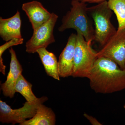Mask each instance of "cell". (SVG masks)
Listing matches in <instances>:
<instances>
[{"mask_svg":"<svg viewBox=\"0 0 125 125\" xmlns=\"http://www.w3.org/2000/svg\"><path fill=\"white\" fill-rule=\"evenodd\" d=\"M48 100L46 96L38 98L34 101L25 102L22 107L13 109L5 102L0 100V122L2 123H11L12 125H20L27 119L32 118L36 114L40 104Z\"/></svg>","mask_w":125,"mask_h":125,"instance_id":"obj_5","label":"cell"},{"mask_svg":"<svg viewBox=\"0 0 125 125\" xmlns=\"http://www.w3.org/2000/svg\"><path fill=\"white\" fill-rule=\"evenodd\" d=\"M45 71L48 76L60 81L58 72V61L55 54L48 51L46 48H40L37 51Z\"/></svg>","mask_w":125,"mask_h":125,"instance_id":"obj_13","label":"cell"},{"mask_svg":"<svg viewBox=\"0 0 125 125\" xmlns=\"http://www.w3.org/2000/svg\"><path fill=\"white\" fill-rule=\"evenodd\" d=\"M9 52L11 55L10 70L6 80L1 85V89L4 96L12 98L16 93L15 90L16 83L19 77L22 74L23 69L12 47L9 49Z\"/></svg>","mask_w":125,"mask_h":125,"instance_id":"obj_9","label":"cell"},{"mask_svg":"<svg viewBox=\"0 0 125 125\" xmlns=\"http://www.w3.org/2000/svg\"><path fill=\"white\" fill-rule=\"evenodd\" d=\"M32 85L21 74L16 83L15 90L16 93L21 94L28 102L36 101L38 98L34 95L32 90Z\"/></svg>","mask_w":125,"mask_h":125,"instance_id":"obj_14","label":"cell"},{"mask_svg":"<svg viewBox=\"0 0 125 125\" xmlns=\"http://www.w3.org/2000/svg\"><path fill=\"white\" fill-rule=\"evenodd\" d=\"M110 9L116 15L118 23L117 30L125 28V0H108Z\"/></svg>","mask_w":125,"mask_h":125,"instance_id":"obj_15","label":"cell"},{"mask_svg":"<svg viewBox=\"0 0 125 125\" xmlns=\"http://www.w3.org/2000/svg\"><path fill=\"white\" fill-rule=\"evenodd\" d=\"M58 18L56 14L52 13L48 21L33 31L31 38L26 43L27 52L33 54L39 48H46L48 45L55 42L53 31Z\"/></svg>","mask_w":125,"mask_h":125,"instance_id":"obj_6","label":"cell"},{"mask_svg":"<svg viewBox=\"0 0 125 125\" xmlns=\"http://www.w3.org/2000/svg\"><path fill=\"white\" fill-rule=\"evenodd\" d=\"M124 108H125V105H124Z\"/></svg>","mask_w":125,"mask_h":125,"instance_id":"obj_19","label":"cell"},{"mask_svg":"<svg viewBox=\"0 0 125 125\" xmlns=\"http://www.w3.org/2000/svg\"><path fill=\"white\" fill-rule=\"evenodd\" d=\"M76 40V34H71L68 38L66 46L59 56L58 72L61 78H66L72 76L73 69L74 54Z\"/></svg>","mask_w":125,"mask_h":125,"instance_id":"obj_8","label":"cell"},{"mask_svg":"<svg viewBox=\"0 0 125 125\" xmlns=\"http://www.w3.org/2000/svg\"><path fill=\"white\" fill-rule=\"evenodd\" d=\"M76 32L73 69L71 76L88 78L97 58V52L92 48V41H86L80 32Z\"/></svg>","mask_w":125,"mask_h":125,"instance_id":"obj_3","label":"cell"},{"mask_svg":"<svg viewBox=\"0 0 125 125\" xmlns=\"http://www.w3.org/2000/svg\"><path fill=\"white\" fill-rule=\"evenodd\" d=\"M97 58L105 57L114 61L125 70V28L116 32L97 52Z\"/></svg>","mask_w":125,"mask_h":125,"instance_id":"obj_7","label":"cell"},{"mask_svg":"<svg viewBox=\"0 0 125 125\" xmlns=\"http://www.w3.org/2000/svg\"><path fill=\"white\" fill-rule=\"evenodd\" d=\"M81 1L85 2H88L89 3H99L106 1L107 0H79Z\"/></svg>","mask_w":125,"mask_h":125,"instance_id":"obj_18","label":"cell"},{"mask_svg":"<svg viewBox=\"0 0 125 125\" xmlns=\"http://www.w3.org/2000/svg\"><path fill=\"white\" fill-rule=\"evenodd\" d=\"M22 9L28 17L33 31L46 22L52 15L42 3L37 1L24 3Z\"/></svg>","mask_w":125,"mask_h":125,"instance_id":"obj_10","label":"cell"},{"mask_svg":"<svg viewBox=\"0 0 125 125\" xmlns=\"http://www.w3.org/2000/svg\"><path fill=\"white\" fill-rule=\"evenodd\" d=\"M88 78L90 88L97 93H113L125 89V70L106 57L97 58Z\"/></svg>","mask_w":125,"mask_h":125,"instance_id":"obj_1","label":"cell"},{"mask_svg":"<svg viewBox=\"0 0 125 125\" xmlns=\"http://www.w3.org/2000/svg\"><path fill=\"white\" fill-rule=\"evenodd\" d=\"M23 39L13 38L11 40L6 42L5 44L0 46V72L4 75H5V69L6 66L3 63L2 58V54L8 48L13 46H16L22 44L23 42Z\"/></svg>","mask_w":125,"mask_h":125,"instance_id":"obj_16","label":"cell"},{"mask_svg":"<svg viewBox=\"0 0 125 125\" xmlns=\"http://www.w3.org/2000/svg\"><path fill=\"white\" fill-rule=\"evenodd\" d=\"M88 11L95 25L94 40L103 47L117 31L111 21L112 10L106 1L88 7Z\"/></svg>","mask_w":125,"mask_h":125,"instance_id":"obj_4","label":"cell"},{"mask_svg":"<svg viewBox=\"0 0 125 125\" xmlns=\"http://www.w3.org/2000/svg\"><path fill=\"white\" fill-rule=\"evenodd\" d=\"M84 116L87 118L90 123L93 125H102V124L99 122L98 120H97L96 118L92 116L89 115L86 113H84L83 115Z\"/></svg>","mask_w":125,"mask_h":125,"instance_id":"obj_17","label":"cell"},{"mask_svg":"<svg viewBox=\"0 0 125 125\" xmlns=\"http://www.w3.org/2000/svg\"><path fill=\"white\" fill-rule=\"evenodd\" d=\"M22 21L20 13L17 11L12 17L8 19L0 18V36L2 40L8 42L13 38H22Z\"/></svg>","mask_w":125,"mask_h":125,"instance_id":"obj_11","label":"cell"},{"mask_svg":"<svg viewBox=\"0 0 125 125\" xmlns=\"http://www.w3.org/2000/svg\"><path fill=\"white\" fill-rule=\"evenodd\" d=\"M56 122V115L53 110L42 104L38 107L34 116L20 125H55Z\"/></svg>","mask_w":125,"mask_h":125,"instance_id":"obj_12","label":"cell"},{"mask_svg":"<svg viewBox=\"0 0 125 125\" xmlns=\"http://www.w3.org/2000/svg\"><path fill=\"white\" fill-rule=\"evenodd\" d=\"M70 10L62 18L60 32L72 29L82 34L87 41H94L95 30L90 18L86 3L79 0H72Z\"/></svg>","mask_w":125,"mask_h":125,"instance_id":"obj_2","label":"cell"}]
</instances>
